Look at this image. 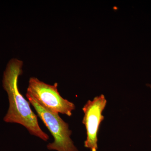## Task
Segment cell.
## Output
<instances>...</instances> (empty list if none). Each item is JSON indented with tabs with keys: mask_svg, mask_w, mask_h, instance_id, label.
Here are the masks:
<instances>
[{
	"mask_svg": "<svg viewBox=\"0 0 151 151\" xmlns=\"http://www.w3.org/2000/svg\"><path fill=\"white\" fill-rule=\"evenodd\" d=\"M23 62L17 58L9 60L4 71L2 84L8 96L9 108L4 118L5 122L22 125L30 134L47 141L49 136L41 129L37 116L30 107L29 102L19 91L18 79L22 74Z\"/></svg>",
	"mask_w": 151,
	"mask_h": 151,
	"instance_id": "1",
	"label": "cell"
},
{
	"mask_svg": "<svg viewBox=\"0 0 151 151\" xmlns=\"http://www.w3.org/2000/svg\"><path fill=\"white\" fill-rule=\"evenodd\" d=\"M26 95L29 103L33 106L37 116L41 119L54 138V142L49 143L47 148L50 150L78 151L70 138L72 134L69 126L59 116L42 107L28 95Z\"/></svg>",
	"mask_w": 151,
	"mask_h": 151,
	"instance_id": "2",
	"label": "cell"
},
{
	"mask_svg": "<svg viewBox=\"0 0 151 151\" xmlns=\"http://www.w3.org/2000/svg\"><path fill=\"white\" fill-rule=\"evenodd\" d=\"M57 83L50 85L35 77H31L26 95L32 97L42 107L53 113L72 116L75 105L64 99L58 90Z\"/></svg>",
	"mask_w": 151,
	"mask_h": 151,
	"instance_id": "3",
	"label": "cell"
},
{
	"mask_svg": "<svg viewBox=\"0 0 151 151\" xmlns=\"http://www.w3.org/2000/svg\"><path fill=\"white\" fill-rule=\"evenodd\" d=\"M107 102L105 96L101 94L92 100H88L82 108L84 113L82 123L85 125L86 131L84 146L91 151L98 150V132L101 122L104 119L102 113Z\"/></svg>",
	"mask_w": 151,
	"mask_h": 151,
	"instance_id": "4",
	"label": "cell"
},
{
	"mask_svg": "<svg viewBox=\"0 0 151 151\" xmlns=\"http://www.w3.org/2000/svg\"><path fill=\"white\" fill-rule=\"evenodd\" d=\"M147 86L150 87V88L151 89V84H147Z\"/></svg>",
	"mask_w": 151,
	"mask_h": 151,
	"instance_id": "5",
	"label": "cell"
}]
</instances>
